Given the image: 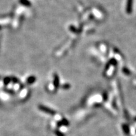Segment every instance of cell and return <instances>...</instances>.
Returning <instances> with one entry per match:
<instances>
[{
    "mask_svg": "<svg viewBox=\"0 0 136 136\" xmlns=\"http://www.w3.org/2000/svg\"><path fill=\"white\" fill-rule=\"evenodd\" d=\"M38 108H39L40 110H42V112H44L47 113V114H50V115H54V114H56V112H55L54 110H51V109H50V108H47V107H45V106L39 105V107H38Z\"/></svg>",
    "mask_w": 136,
    "mask_h": 136,
    "instance_id": "cell-1",
    "label": "cell"
},
{
    "mask_svg": "<svg viewBox=\"0 0 136 136\" xmlns=\"http://www.w3.org/2000/svg\"><path fill=\"white\" fill-rule=\"evenodd\" d=\"M54 132H55V134H56V135L57 136H64V135L63 133H62L61 131H59L57 129H56Z\"/></svg>",
    "mask_w": 136,
    "mask_h": 136,
    "instance_id": "cell-2",
    "label": "cell"
}]
</instances>
